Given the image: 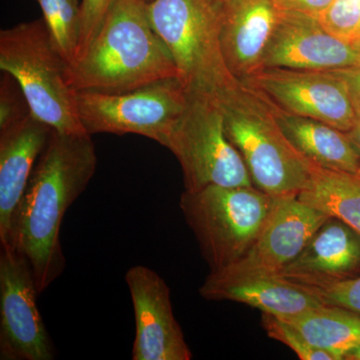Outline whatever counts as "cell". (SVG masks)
<instances>
[{
	"instance_id": "cell-21",
	"label": "cell",
	"mask_w": 360,
	"mask_h": 360,
	"mask_svg": "<svg viewBox=\"0 0 360 360\" xmlns=\"http://www.w3.org/2000/svg\"><path fill=\"white\" fill-rule=\"evenodd\" d=\"M52 41L68 66L77 59L82 32V2L78 0H37Z\"/></svg>"
},
{
	"instance_id": "cell-3",
	"label": "cell",
	"mask_w": 360,
	"mask_h": 360,
	"mask_svg": "<svg viewBox=\"0 0 360 360\" xmlns=\"http://www.w3.org/2000/svg\"><path fill=\"white\" fill-rule=\"evenodd\" d=\"M213 97L224 115L227 139L243 158L253 186L272 198L297 196L311 162L286 139L269 97L238 78Z\"/></svg>"
},
{
	"instance_id": "cell-14",
	"label": "cell",
	"mask_w": 360,
	"mask_h": 360,
	"mask_svg": "<svg viewBox=\"0 0 360 360\" xmlns=\"http://www.w3.org/2000/svg\"><path fill=\"white\" fill-rule=\"evenodd\" d=\"M360 276V236L329 217L277 276L309 290L326 288Z\"/></svg>"
},
{
	"instance_id": "cell-13",
	"label": "cell",
	"mask_w": 360,
	"mask_h": 360,
	"mask_svg": "<svg viewBox=\"0 0 360 360\" xmlns=\"http://www.w3.org/2000/svg\"><path fill=\"white\" fill-rule=\"evenodd\" d=\"M360 66V53L336 39L314 16L279 11L262 68L333 71Z\"/></svg>"
},
{
	"instance_id": "cell-9",
	"label": "cell",
	"mask_w": 360,
	"mask_h": 360,
	"mask_svg": "<svg viewBox=\"0 0 360 360\" xmlns=\"http://www.w3.org/2000/svg\"><path fill=\"white\" fill-rule=\"evenodd\" d=\"M32 267L11 248L0 252V359L52 360L56 349L37 305Z\"/></svg>"
},
{
	"instance_id": "cell-27",
	"label": "cell",
	"mask_w": 360,
	"mask_h": 360,
	"mask_svg": "<svg viewBox=\"0 0 360 360\" xmlns=\"http://www.w3.org/2000/svg\"><path fill=\"white\" fill-rule=\"evenodd\" d=\"M279 11L307 14L319 18L333 0H271Z\"/></svg>"
},
{
	"instance_id": "cell-28",
	"label": "cell",
	"mask_w": 360,
	"mask_h": 360,
	"mask_svg": "<svg viewBox=\"0 0 360 360\" xmlns=\"http://www.w3.org/2000/svg\"><path fill=\"white\" fill-rule=\"evenodd\" d=\"M342 78L343 82L347 84L348 94L352 98V103L359 120H360V66H354V68H343V70H333Z\"/></svg>"
},
{
	"instance_id": "cell-24",
	"label": "cell",
	"mask_w": 360,
	"mask_h": 360,
	"mask_svg": "<svg viewBox=\"0 0 360 360\" xmlns=\"http://www.w3.org/2000/svg\"><path fill=\"white\" fill-rule=\"evenodd\" d=\"M32 113L20 84L11 75L2 72L0 80V129L20 122Z\"/></svg>"
},
{
	"instance_id": "cell-11",
	"label": "cell",
	"mask_w": 360,
	"mask_h": 360,
	"mask_svg": "<svg viewBox=\"0 0 360 360\" xmlns=\"http://www.w3.org/2000/svg\"><path fill=\"white\" fill-rule=\"evenodd\" d=\"M329 217L297 196L276 198L264 226L245 255L231 266L210 274L224 278L277 276L302 252Z\"/></svg>"
},
{
	"instance_id": "cell-2",
	"label": "cell",
	"mask_w": 360,
	"mask_h": 360,
	"mask_svg": "<svg viewBox=\"0 0 360 360\" xmlns=\"http://www.w3.org/2000/svg\"><path fill=\"white\" fill-rule=\"evenodd\" d=\"M146 0H115L91 44L68 66L75 91L122 94L179 77L172 53L153 30Z\"/></svg>"
},
{
	"instance_id": "cell-32",
	"label": "cell",
	"mask_w": 360,
	"mask_h": 360,
	"mask_svg": "<svg viewBox=\"0 0 360 360\" xmlns=\"http://www.w3.org/2000/svg\"><path fill=\"white\" fill-rule=\"evenodd\" d=\"M210 2L217 7V8H220L221 7L222 4H225V2L227 1V0H210Z\"/></svg>"
},
{
	"instance_id": "cell-20",
	"label": "cell",
	"mask_w": 360,
	"mask_h": 360,
	"mask_svg": "<svg viewBox=\"0 0 360 360\" xmlns=\"http://www.w3.org/2000/svg\"><path fill=\"white\" fill-rule=\"evenodd\" d=\"M295 326L310 345L326 350L336 360L360 345V314L340 307L322 305L305 314L281 319Z\"/></svg>"
},
{
	"instance_id": "cell-31",
	"label": "cell",
	"mask_w": 360,
	"mask_h": 360,
	"mask_svg": "<svg viewBox=\"0 0 360 360\" xmlns=\"http://www.w3.org/2000/svg\"><path fill=\"white\" fill-rule=\"evenodd\" d=\"M352 46L360 53V34L352 42Z\"/></svg>"
},
{
	"instance_id": "cell-4",
	"label": "cell",
	"mask_w": 360,
	"mask_h": 360,
	"mask_svg": "<svg viewBox=\"0 0 360 360\" xmlns=\"http://www.w3.org/2000/svg\"><path fill=\"white\" fill-rule=\"evenodd\" d=\"M0 70L20 84L32 115L60 134H87L78 116L68 63L44 18L0 32Z\"/></svg>"
},
{
	"instance_id": "cell-29",
	"label": "cell",
	"mask_w": 360,
	"mask_h": 360,
	"mask_svg": "<svg viewBox=\"0 0 360 360\" xmlns=\"http://www.w3.org/2000/svg\"><path fill=\"white\" fill-rule=\"evenodd\" d=\"M360 158V120L349 131L345 132Z\"/></svg>"
},
{
	"instance_id": "cell-15",
	"label": "cell",
	"mask_w": 360,
	"mask_h": 360,
	"mask_svg": "<svg viewBox=\"0 0 360 360\" xmlns=\"http://www.w3.org/2000/svg\"><path fill=\"white\" fill-rule=\"evenodd\" d=\"M53 129L30 113L0 129V243L11 248L13 219Z\"/></svg>"
},
{
	"instance_id": "cell-8",
	"label": "cell",
	"mask_w": 360,
	"mask_h": 360,
	"mask_svg": "<svg viewBox=\"0 0 360 360\" xmlns=\"http://www.w3.org/2000/svg\"><path fill=\"white\" fill-rule=\"evenodd\" d=\"M179 77L122 92L75 91L78 116L87 134H137L165 146L188 103Z\"/></svg>"
},
{
	"instance_id": "cell-19",
	"label": "cell",
	"mask_w": 360,
	"mask_h": 360,
	"mask_svg": "<svg viewBox=\"0 0 360 360\" xmlns=\"http://www.w3.org/2000/svg\"><path fill=\"white\" fill-rule=\"evenodd\" d=\"M298 200L349 225L360 236V172H340L310 165Z\"/></svg>"
},
{
	"instance_id": "cell-23",
	"label": "cell",
	"mask_w": 360,
	"mask_h": 360,
	"mask_svg": "<svg viewBox=\"0 0 360 360\" xmlns=\"http://www.w3.org/2000/svg\"><path fill=\"white\" fill-rule=\"evenodd\" d=\"M262 324L267 335L290 347L302 360H336L326 350L310 345L304 336L288 321L276 315L262 314Z\"/></svg>"
},
{
	"instance_id": "cell-1",
	"label": "cell",
	"mask_w": 360,
	"mask_h": 360,
	"mask_svg": "<svg viewBox=\"0 0 360 360\" xmlns=\"http://www.w3.org/2000/svg\"><path fill=\"white\" fill-rule=\"evenodd\" d=\"M91 136L52 131L13 219L11 248L27 260L39 295L65 269L61 224L96 174L97 156Z\"/></svg>"
},
{
	"instance_id": "cell-10",
	"label": "cell",
	"mask_w": 360,
	"mask_h": 360,
	"mask_svg": "<svg viewBox=\"0 0 360 360\" xmlns=\"http://www.w3.org/2000/svg\"><path fill=\"white\" fill-rule=\"evenodd\" d=\"M291 115L349 131L359 122L347 84L335 71L264 68L243 79Z\"/></svg>"
},
{
	"instance_id": "cell-26",
	"label": "cell",
	"mask_w": 360,
	"mask_h": 360,
	"mask_svg": "<svg viewBox=\"0 0 360 360\" xmlns=\"http://www.w3.org/2000/svg\"><path fill=\"white\" fill-rule=\"evenodd\" d=\"M113 1L115 0H82V32L75 60L84 53L91 44Z\"/></svg>"
},
{
	"instance_id": "cell-30",
	"label": "cell",
	"mask_w": 360,
	"mask_h": 360,
	"mask_svg": "<svg viewBox=\"0 0 360 360\" xmlns=\"http://www.w3.org/2000/svg\"><path fill=\"white\" fill-rule=\"evenodd\" d=\"M345 360H360V345L354 347L352 352H348L345 357Z\"/></svg>"
},
{
	"instance_id": "cell-22",
	"label": "cell",
	"mask_w": 360,
	"mask_h": 360,
	"mask_svg": "<svg viewBox=\"0 0 360 360\" xmlns=\"http://www.w3.org/2000/svg\"><path fill=\"white\" fill-rule=\"evenodd\" d=\"M317 20L336 39L352 44L360 34V0H333Z\"/></svg>"
},
{
	"instance_id": "cell-18",
	"label": "cell",
	"mask_w": 360,
	"mask_h": 360,
	"mask_svg": "<svg viewBox=\"0 0 360 360\" xmlns=\"http://www.w3.org/2000/svg\"><path fill=\"white\" fill-rule=\"evenodd\" d=\"M274 108L284 135L303 158L328 169L360 172L359 155L345 132L321 120L291 115L276 104Z\"/></svg>"
},
{
	"instance_id": "cell-17",
	"label": "cell",
	"mask_w": 360,
	"mask_h": 360,
	"mask_svg": "<svg viewBox=\"0 0 360 360\" xmlns=\"http://www.w3.org/2000/svg\"><path fill=\"white\" fill-rule=\"evenodd\" d=\"M200 295L206 300L243 303L279 319L297 316L324 305L307 288L277 276L224 278L210 274Z\"/></svg>"
},
{
	"instance_id": "cell-16",
	"label": "cell",
	"mask_w": 360,
	"mask_h": 360,
	"mask_svg": "<svg viewBox=\"0 0 360 360\" xmlns=\"http://www.w3.org/2000/svg\"><path fill=\"white\" fill-rule=\"evenodd\" d=\"M219 11L225 65L234 77L245 79L262 68L279 11L271 0H227Z\"/></svg>"
},
{
	"instance_id": "cell-6",
	"label": "cell",
	"mask_w": 360,
	"mask_h": 360,
	"mask_svg": "<svg viewBox=\"0 0 360 360\" xmlns=\"http://www.w3.org/2000/svg\"><path fill=\"white\" fill-rule=\"evenodd\" d=\"M148 11L189 91L215 96L236 79L220 47L219 8L210 0H153Z\"/></svg>"
},
{
	"instance_id": "cell-33",
	"label": "cell",
	"mask_w": 360,
	"mask_h": 360,
	"mask_svg": "<svg viewBox=\"0 0 360 360\" xmlns=\"http://www.w3.org/2000/svg\"><path fill=\"white\" fill-rule=\"evenodd\" d=\"M146 1L150 2V1H153V0H146Z\"/></svg>"
},
{
	"instance_id": "cell-5",
	"label": "cell",
	"mask_w": 360,
	"mask_h": 360,
	"mask_svg": "<svg viewBox=\"0 0 360 360\" xmlns=\"http://www.w3.org/2000/svg\"><path fill=\"white\" fill-rule=\"evenodd\" d=\"M274 200L255 186H210L182 193L180 210L210 272L231 266L245 255Z\"/></svg>"
},
{
	"instance_id": "cell-7",
	"label": "cell",
	"mask_w": 360,
	"mask_h": 360,
	"mask_svg": "<svg viewBox=\"0 0 360 360\" xmlns=\"http://www.w3.org/2000/svg\"><path fill=\"white\" fill-rule=\"evenodd\" d=\"M165 148L179 160L184 191L210 186H253L243 158L225 134L219 104L210 94L189 91L186 108Z\"/></svg>"
},
{
	"instance_id": "cell-12",
	"label": "cell",
	"mask_w": 360,
	"mask_h": 360,
	"mask_svg": "<svg viewBox=\"0 0 360 360\" xmlns=\"http://www.w3.org/2000/svg\"><path fill=\"white\" fill-rule=\"evenodd\" d=\"M135 319L132 360H191L165 279L149 267L134 265L124 276Z\"/></svg>"
},
{
	"instance_id": "cell-25",
	"label": "cell",
	"mask_w": 360,
	"mask_h": 360,
	"mask_svg": "<svg viewBox=\"0 0 360 360\" xmlns=\"http://www.w3.org/2000/svg\"><path fill=\"white\" fill-rule=\"evenodd\" d=\"M309 290L314 292L323 304L340 307L360 314V276L326 288Z\"/></svg>"
}]
</instances>
